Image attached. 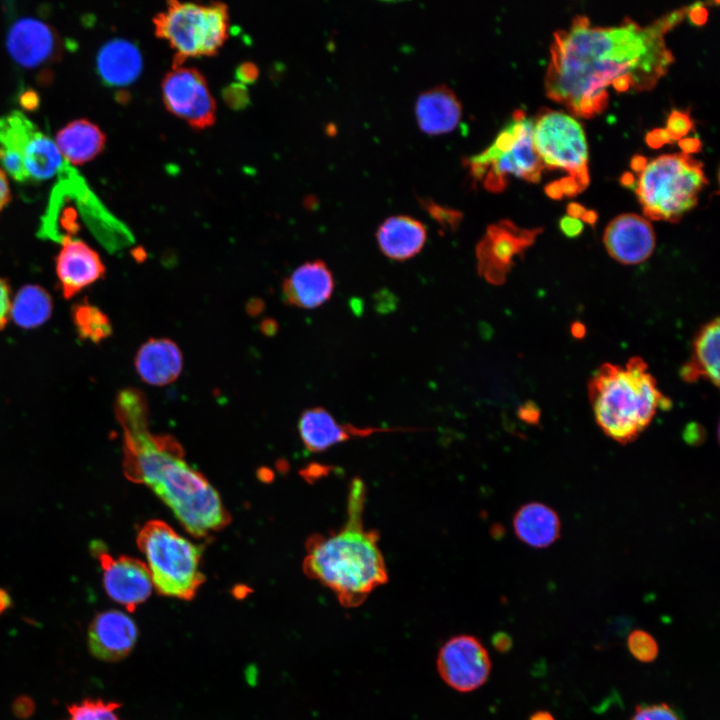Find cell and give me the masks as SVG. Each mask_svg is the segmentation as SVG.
Returning a JSON list of instances; mask_svg holds the SVG:
<instances>
[{
    "label": "cell",
    "instance_id": "cell-33",
    "mask_svg": "<svg viewBox=\"0 0 720 720\" xmlns=\"http://www.w3.org/2000/svg\"><path fill=\"white\" fill-rule=\"evenodd\" d=\"M630 720H682L679 713L667 703L640 704Z\"/></svg>",
    "mask_w": 720,
    "mask_h": 720
},
{
    "label": "cell",
    "instance_id": "cell-41",
    "mask_svg": "<svg viewBox=\"0 0 720 720\" xmlns=\"http://www.w3.org/2000/svg\"><path fill=\"white\" fill-rule=\"evenodd\" d=\"M11 201V190L7 175L0 167V214Z\"/></svg>",
    "mask_w": 720,
    "mask_h": 720
},
{
    "label": "cell",
    "instance_id": "cell-46",
    "mask_svg": "<svg viewBox=\"0 0 720 720\" xmlns=\"http://www.w3.org/2000/svg\"><path fill=\"white\" fill-rule=\"evenodd\" d=\"M539 413L533 403H526L523 407L520 408V417L525 419L526 421H536L538 418Z\"/></svg>",
    "mask_w": 720,
    "mask_h": 720
},
{
    "label": "cell",
    "instance_id": "cell-42",
    "mask_svg": "<svg viewBox=\"0 0 720 720\" xmlns=\"http://www.w3.org/2000/svg\"><path fill=\"white\" fill-rule=\"evenodd\" d=\"M257 75V67L252 63H243L237 69V78L245 83H251L255 81Z\"/></svg>",
    "mask_w": 720,
    "mask_h": 720
},
{
    "label": "cell",
    "instance_id": "cell-28",
    "mask_svg": "<svg viewBox=\"0 0 720 720\" xmlns=\"http://www.w3.org/2000/svg\"><path fill=\"white\" fill-rule=\"evenodd\" d=\"M53 312L50 293L40 285L22 286L12 297L10 320L23 329H34L49 320Z\"/></svg>",
    "mask_w": 720,
    "mask_h": 720
},
{
    "label": "cell",
    "instance_id": "cell-34",
    "mask_svg": "<svg viewBox=\"0 0 720 720\" xmlns=\"http://www.w3.org/2000/svg\"><path fill=\"white\" fill-rule=\"evenodd\" d=\"M423 207L444 229L454 232L459 226L462 214L451 208L442 207L432 201H423Z\"/></svg>",
    "mask_w": 720,
    "mask_h": 720
},
{
    "label": "cell",
    "instance_id": "cell-18",
    "mask_svg": "<svg viewBox=\"0 0 720 720\" xmlns=\"http://www.w3.org/2000/svg\"><path fill=\"white\" fill-rule=\"evenodd\" d=\"M401 428L356 427L342 424L323 407L304 410L298 420L301 440L310 452H322L338 443L352 438L366 437L379 432H390Z\"/></svg>",
    "mask_w": 720,
    "mask_h": 720
},
{
    "label": "cell",
    "instance_id": "cell-32",
    "mask_svg": "<svg viewBox=\"0 0 720 720\" xmlns=\"http://www.w3.org/2000/svg\"><path fill=\"white\" fill-rule=\"evenodd\" d=\"M627 647L631 655L642 663L653 662L659 653L656 639L642 629L633 630L629 634Z\"/></svg>",
    "mask_w": 720,
    "mask_h": 720
},
{
    "label": "cell",
    "instance_id": "cell-9",
    "mask_svg": "<svg viewBox=\"0 0 720 720\" xmlns=\"http://www.w3.org/2000/svg\"><path fill=\"white\" fill-rule=\"evenodd\" d=\"M534 148L544 167L565 170L581 192L589 184L588 147L581 124L562 111L542 109L534 122Z\"/></svg>",
    "mask_w": 720,
    "mask_h": 720
},
{
    "label": "cell",
    "instance_id": "cell-10",
    "mask_svg": "<svg viewBox=\"0 0 720 720\" xmlns=\"http://www.w3.org/2000/svg\"><path fill=\"white\" fill-rule=\"evenodd\" d=\"M166 109L192 128L205 129L216 120V102L204 75L196 68L173 65L161 82Z\"/></svg>",
    "mask_w": 720,
    "mask_h": 720
},
{
    "label": "cell",
    "instance_id": "cell-11",
    "mask_svg": "<svg viewBox=\"0 0 720 720\" xmlns=\"http://www.w3.org/2000/svg\"><path fill=\"white\" fill-rule=\"evenodd\" d=\"M540 231L520 228L506 219L489 225L475 249L478 274L491 284H503L515 258L523 254Z\"/></svg>",
    "mask_w": 720,
    "mask_h": 720
},
{
    "label": "cell",
    "instance_id": "cell-38",
    "mask_svg": "<svg viewBox=\"0 0 720 720\" xmlns=\"http://www.w3.org/2000/svg\"><path fill=\"white\" fill-rule=\"evenodd\" d=\"M35 709L33 700L28 696H20L15 699L12 710L14 714L21 719L30 717Z\"/></svg>",
    "mask_w": 720,
    "mask_h": 720
},
{
    "label": "cell",
    "instance_id": "cell-47",
    "mask_svg": "<svg viewBox=\"0 0 720 720\" xmlns=\"http://www.w3.org/2000/svg\"><path fill=\"white\" fill-rule=\"evenodd\" d=\"M545 192L552 199H560L563 196V192L558 181L548 184L545 187Z\"/></svg>",
    "mask_w": 720,
    "mask_h": 720
},
{
    "label": "cell",
    "instance_id": "cell-54",
    "mask_svg": "<svg viewBox=\"0 0 720 720\" xmlns=\"http://www.w3.org/2000/svg\"><path fill=\"white\" fill-rule=\"evenodd\" d=\"M571 331H572V334H573L575 337L581 338V337H583L584 334H585V327H584L583 324H581V323H579V322H576V323H574V324L572 325Z\"/></svg>",
    "mask_w": 720,
    "mask_h": 720
},
{
    "label": "cell",
    "instance_id": "cell-52",
    "mask_svg": "<svg viewBox=\"0 0 720 720\" xmlns=\"http://www.w3.org/2000/svg\"><path fill=\"white\" fill-rule=\"evenodd\" d=\"M11 605V599L8 593L0 589V613H3L5 610H7Z\"/></svg>",
    "mask_w": 720,
    "mask_h": 720
},
{
    "label": "cell",
    "instance_id": "cell-27",
    "mask_svg": "<svg viewBox=\"0 0 720 720\" xmlns=\"http://www.w3.org/2000/svg\"><path fill=\"white\" fill-rule=\"evenodd\" d=\"M719 345L720 324L715 318L705 324L697 333L690 361L680 369L681 378L693 383L700 377L709 379L715 386L719 385Z\"/></svg>",
    "mask_w": 720,
    "mask_h": 720
},
{
    "label": "cell",
    "instance_id": "cell-55",
    "mask_svg": "<svg viewBox=\"0 0 720 720\" xmlns=\"http://www.w3.org/2000/svg\"><path fill=\"white\" fill-rule=\"evenodd\" d=\"M581 218L588 224H594L597 220V213L593 210H586Z\"/></svg>",
    "mask_w": 720,
    "mask_h": 720
},
{
    "label": "cell",
    "instance_id": "cell-16",
    "mask_svg": "<svg viewBox=\"0 0 720 720\" xmlns=\"http://www.w3.org/2000/svg\"><path fill=\"white\" fill-rule=\"evenodd\" d=\"M137 636V626L130 616L122 611L107 610L98 613L91 621L88 647L97 659L116 662L129 655Z\"/></svg>",
    "mask_w": 720,
    "mask_h": 720
},
{
    "label": "cell",
    "instance_id": "cell-21",
    "mask_svg": "<svg viewBox=\"0 0 720 720\" xmlns=\"http://www.w3.org/2000/svg\"><path fill=\"white\" fill-rule=\"evenodd\" d=\"M415 113L418 126L424 133L445 134L459 124L462 104L450 87L439 85L418 95Z\"/></svg>",
    "mask_w": 720,
    "mask_h": 720
},
{
    "label": "cell",
    "instance_id": "cell-12",
    "mask_svg": "<svg viewBox=\"0 0 720 720\" xmlns=\"http://www.w3.org/2000/svg\"><path fill=\"white\" fill-rule=\"evenodd\" d=\"M436 666L441 679L450 688L471 692L486 683L492 664L485 646L478 638L459 634L441 646Z\"/></svg>",
    "mask_w": 720,
    "mask_h": 720
},
{
    "label": "cell",
    "instance_id": "cell-7",
    "mask_svg": "<svg viewBox=\"0 0 720 720\" xmlns=\"http://www.w3.org/2000/svg\"><path fill=\"white\" fill-rule=\"evenodd\" d=\"M155 35L174 51V64L218 53L229 35L225 3L200 4L170 0L153 17Z\"/></svg>",
    "mask_w": 720,
    "mask_h": 720
},
{
    "label": "cell",
    "instance_id": "cell-31",
    "mask_svg": "<svg viewBox=\"0 0 720 720\" xmlns=\"http://www.w3.org/2000/svg\"><path fill=\"white\" fill-rule=\"evenodd\" d=\"M120 706L115 701L87 698L67 707L66 720H121L115 712Z\"/></svg>",
    "mask_w": 720,
    "mask_h": 720
},
{
    "label": "cell",
    "instance_id": "cell-26",
    "mask_svg": "<svg viewBox=\"0 0 720 720\" xmlns=\"http://www.w3.org/2000/svg\"><path fill=\"white\" fill-rule=\"evenodd\" d=\"M106 143V135L92 121L75 119L61 128L55 136V144L61 155L75 165H81L99 155Z\"/></svg>",
    "mask_w": 720,
    "mask_h": 720
},
{
    "label": "cell",
    "instance_id": "cell-14",
    "mask_svg": "<svg viewBox=\"0 0 720 720\" xmlns=\"http://www.w3.org/2000/svg\"><path fill=\"white\" fill-rule=\"evenodd\" d=\"M6 46L10 56L20 65L36 67L61 56L62 44L56 30L40 19L26 16L9 27Z\"/></svg>",
    "mask_w": 720,
    "mask_h": 720
},
{
    "label": "cell",
    "instance_id": "cell-51",
    "mask_svg": "<svg viewBox=\"0 0 720 720\" xmlns=\"http://www.w3.org/2000/svg\"><path fill=\"white\" fill-rule=\"evenodd\" d=\"M528 720H556L554 716L546 710H538L531 714Z\"/></svg>",
    "mask_w": 720,
    "mask_h": 720
},
{
    "label": "cell",
    "instance_id": "cell-40",
    "mask_svg": "<svg viewBox=\"0 0 720 720\" xmlns=\"http://www.w3.org/2000/svg\"><path fill=\"white\" fill-rule=\"evenodd\" d=\"M687 16L695 25H702L707 19V10L704 3H695L688 8Z\"/></svg>",
    "mask_w": 720,
    "mask_h": 720
},
{
    "label": "cell",
    "instance_id": "cell-8",
    "mask_svg": "<svg viewBox=\"0 0 720 720\" xmlns=\"http://www.w3.org/2000/svg\"><path fill=\"white\" fill-rule=\"evenodd\" d=\"M534 121L524 111H514L511 120L482 152L464 160L475 182L490 192H501L513 175L537 183L544 168L533 143Z\"/></svg>",
    "mask_w": 720,
    "mask_h": 720
},
{
    "label": "cell",
    "instance_id": "cell-2",
    "mask_svg": "<svg viewBox=\"0 0 720 720\" xmlns=\"http://www.w3.org/2000/svg\"><path fill=\"white\" fill-rule=\"evenodd\" d=\"M115 410L124 431L127 478L149 487L196 538L226 527L229 512L204 475L185 461L180 443L171 435L151 433L144 394L131 388L121 391Z\"/></svg>",
    "mask_w": 720,
    "mask_h": 720
},
{
    "label": "cell",
    "instance_id": "cell-13",
    "mask_svg": "<svg viewBox=\"0 0 720 720\" xmlns=\"http://www.w3.org/2000/svg\"><path fill=\"white\" fill-rule=\"evenodd\" d=\"M103 585L107 595L133 612L151 595L153 583L149 569L143 561L130 557L114 558L101 552Z\"/></svg>",
    "mask_w": 720,
    "mask_h": 720
},
{
    "label": "cell",
    "instance_id": "cell-48",
    "mask_svg": "<svg viewBox=\"0 0 720 720\" xmlns=\"http://www.w3.org/2000/svg\"><path fill=\"white\" fill-rule=\"evenodd\" d=\"M586 209L579 203L572 202L567 206L568 216L579 218L582 217Z\"/></svg>",
    "mask_w": 720,
    "mask_h": 720
},
{
    "label": "cell",
    "instance_id": "cell-15",
    "mask_svg": "<svg viewBox=\"0 0 720 720\" xmlns=\"http://www.w3.org/2000/svg\"><path fill=\"white\" fill-rule=\"evenodd\" d=\"M55 271L65 299L103 279L106 267L99 253L80 239L66 236L55 257Z\"/></svg>",
    "mask_w": 720,
    "mask_h": 720
},
{
    "label": "cell",
    "instance_id": "cell-43",
    "mask_svg": "<svg viewBox=\"0 0 720 720\" xmlns=\"http://www.w3.org/2000/svg\"><path fill=\"white\" fill-rule=\"evenodd\" d=\"M492 644L497 651L506 653L512 648V638L505 632H497L493 635Z\"/></svg>",
    "mask_w": 720,
    "mask_h": 720
},
{
    "label": "cell",
    "instance_id": "cell-5",
    "mask_svg": "<svg viewBox=\"0 0 720 720\" xmlns=\"http://www.w3.org/2000/svg\"><path fill=\"white\" fill-rule=\"evenodd\" d=\"M153 587L164 596L191 600L205 581L202 548L161 520H150L137 535Z\"/></svg>",
    "mask_w": 720,
    "mask_h": 720
},
{
    "label": "cell",
    "instance_id": "cell-53",
    "mask_svg": "<svg viewBox=\"0 0 720 720\" xmlns=\"http://www.w3.org/2000/svg\"><path fill=\"white\" fill-rule=\"evenodd\" d=\"M620 181L624 186L634 189L635 178L631 173L627 172V173L623 174L621 176Z\"/></svg>",
    "mask_w": 720,
    "mask_h": 720
},
{
    "label": "cell",
    "instance_id": "cell-20",
    "mask_svg": "<svg viewBox=\"0 0 720 720\" xmlns=\"http://www.w3.org/2000/svg\"><path fill=\"white\" fill-rule=\"evenodd\" d=\"M135 370L140 379L152 386L174 382L183 369V355L168 338H150L136 352Z\"/></svg>",
    "mask_w": 720,
    "mask_h": 720
},
{
    "label": "cell",
    "instance_id": "cell-45",
    "mask_svg": "<svg viewBox=\"0 0 720 720\" xmlns=\"http://www.w3.org/2000/svg\"><path fill=\"white\" fill-rule=\"evenodd\" d=\"M558 183L560 184L563 195L575 196L577 193L581 192L576 181L569 176L558 180Z\"/></svg>",
    "mask_w": 720,
    "mask_h": 720
},
{
    "label": "cell",
    "instance_id": "cell-4",
    "mask_svg": "<svg viewBox=\"0 0 720 720\" xmlns=\"http://www.w3.org/2000/svg\"><path fill=\"white\" fill-rule=\"evenodd\" d=\"M588 388L598 426L609 438L622 444L635 440L658 409L671 406L639 357L631 358L625 367L603 364Z\"/></svg>",
    "mask_w": 720,
    "mask_h": 720
},
{
    "label": "cell",
    "instance_id": "cell-50",
    "mask_svg": "<svg viewBox=\"0 0 720 720\" xmlns=\"http://www.w3.org/2000/svg\"><path fill=\"white\" fill-rule=\"evenodd\" d=\"M37 100H38L37 95H34L33 92H30V93H25L22 96L21 103L25 108L32 109L34 107V105H37Z\"/></svg>",
    "mask_w": 720,
    "mask_h": 720
},
{
    "label": "cell",
    "instance_id": "cell-39",
    "mask_svg": "<svg viewBox=\"0 0 720 720\" xmlns=\"http://www.w3.org/2000/svg\"><path fill=\"white\" fill-rule=\"evenodd\" d=\"M646 142L652 148H659L666 143L672 142V140L665 129L657 128L647 134Z\"/></svg>",
    "mask_w": 720,
    "mask_h": 720
},
{
    "label": "cell",
    "instance_id": "cell-1",
    "mask_svg": "<svg viewBox=\"0 0 720 720\" xmlns=\"http://www.w3.org/2000/svg\"><path fill=\"white\" fill-rule=\"evenodd\" d=\"M674 10L646 26L626 18L615 27H593L576 16L554 33L545 74L547 96L574 115L591 118L608 104V85L619 91L652 89L673 63L665 34L687 16Z\"/></svg>",
    "mask_w": 720,
    "mask_h": 720
},
{
    "label": "cell",
    "instance_id": "cell-19",
    "mask_svg": "<svg viewBox=\"0 0 720 720\" xmlns=\"http://www.w3.org/2000/svg\"><path fill=\"white\" fill-rule=\"evenodd\" d=\"M284 302L301 309H314L326 303L332 296L335 283L327 264L311 260L297 267L281 285Z\"/></svg>",
    "mask_w": 720,
    "mask_h": 720
},
{
    "label": "cell",
    "instance_id": "cell-30",
    "mask_svg": "<svg viewBox=\"0 0 720 720\" xmlns=\"http://www.w3.org/2000/svg\"><path fill=\"white\" fill-rule=\"evenodd\" d=\"M71 317L75 330L82 340L99 343L112 334L109 317L87 299L72 306Z\"/></svg>",
    "mask_w": 720,
    "mask_h": 720
},
{
    "label": "cell",
    "instance_id": "cell-6",
    "mask_svg": "<svg viewBox=\"0 0 720 720\" xmlns=\"http://www.w3.org/2000/svg\"><path fill=\"white\" fill-rule=\"evenodd\" d=\"M706 184L702 163L683 153L666 154L647 162L634 190L648 218L677 222Z\"/></svg>",
    "mask_w": 720,
    "mask_h": 720
},
{
    "label": "cell",
    "instance_id": "cell-25",
    "mask_svg": "<svg viewBox=\"0 0 720 720\" xmlns=\"http://www.w3.org/2000/svg\"><path fill=\"white\" fill-rule=\"evenodd\" d=\"M513 528L523 543L534 548H545L559 538L561 523L551 507L531 502L517 510L513 517Z\"/></svg>",
    "mask_w": 720,
    "mask_h": 720
},
{
    "label": "cell",
    "instance_id": "cell-49",
    "mask_svg": "<svg viewBox=\"0 0 720 720\" xmlns=\"http://www.w3.org/2000/svg\"><path fill=\"white\" fill-rule=\"evenodd\" d=\"M647 159L640 155H635L631 160V167L634 171L640 173L647 164Z\"/></svg>",
    "mask_w": 720,
    "mask_h": 720
},
{
    "label": "cell",
    "instance_id": "cell-44",
    "mask_svg": "<svg viewBox=\"0 0 720 720\" xmlns=\"http://www.w3.org/2000/svg\"><path fill=\"white\" fill-rule=\"evenodd\" d=\"M679 147L683 154L698 152L701 149V142L696 137H687L679 141Z\"/></svg>",
    "mask_w": 720,
    "mask_h": 720
},
{
    "label": "cell",
    "instance_id": "cell-17",
    "mask_svg": "<svg viewBox=\"0 0 720 720\" xmlns=\"http://www.w3.org/2000/svg\"><path fill=\"white\" fill-rule=\"evenodd\" d=\"M603 241L615 260L622 264H639L652 254L655 234L650 222L637 214H622L606 227Z\"/></svg>",
    "mask_w": 720,
    "mask_h": 720
},
{
    "label": "cell",
    "instance_id": "cell-24",
    "mask_svg": "<svg viewBox=\"0 0 720 720\" xmlns=\"http://www.w3.org/2000/svg\"><path fill=\"white\" fill-rule=\"evenodd\" d=\"M96 67L103 82L109 86H126L135 81L143 68L138 47L126 39L107 41L98 51Z\"/></svg>",
    "mask_w": 720,
    "mask_h": 720
},
{
    "label": "cell",
    "instance_id": "cell-22",
    "mask_svg": "<svg viewBox=\"0 0 720 720\" xmlns=\"http://www.w3.org/2000/svg\"><path fill=\"white\" fill-rule=\"evenodd\" d=\"M427 229L424 224L407 215L386 218L377 228L376 241L384 256L405 261L416 256L424 247Z\"/></svg>",
    "mask_w": 720,
    "mask_h": 720
},
{
    "label": "cell",
    "instance_id": "cell-23",
    "mask_svg": "<svg viewBox=\"0 0 720 720\" xmlns=\"http://www.w3.org/2000/svg\"><path fill=\"white\" fill-rule=\"evenodd\" d=\"M39 128L24 113L14 110L0 117V165L18 182H28L25 148Z\"/></svg>",
    "mask_w": 720,
    "mask_h": 720
},
{
    "label": "cell",
    "instance_id": "cell-35",
    "mask_svg": "<svg viewBox=\"0 0 720 720\" xmlns=\"http://www.w3.org/2000/svg\"><path fill=\"white\" fill-rule=\"evenodd\" d=\"M693 127L689 113L673 110L668 119L665 130L672 141L683 138Z\"/></svg>",
    "mask_w": 720,
    "mask_h": 720
},
{
    "label": "cell",
    "instance_id": "cell-36",
    "mask_svg": "<svg viewBox=\"0 0 720 720\" xmlns=\"http://www.w3.org/2000/svg\"><path fill=\"white\" fill-rule=\"evenodd\" d=\"M12 302V290L9 281L0 277V331L5 328L10 320Z\"/></svg>",
    "mask_w": 720,
    "mask_h": 720
},
{
    "label": "cell",
    "instance_id": "cell-29",
    "mask_svg": "<svg viewBox=\"0 0 720 720\" xmlns=\"http://www.w3.org/2000/svg\"><path fill=\"white\" fill-rule=\"evenodd\" d=\"M23 160L29 181L34 182L53 177L63 164V156L55 141L40 129L35 132L28 142Z\"/></svg>",
    "mask_w": 720,
    "mask_h": 720
},
{
    "label": "cell",
    "instance_id": "cell-37",
    "mask_svg": "<svg viewBox=\"0 0 720 720\" xmlns=\"http://www.w3.org/2000/svg\"><path fill=\"white\" fill-rule=\"evenodd\" d=\"M559 227L565 236L575 238L583 231L584 224L579 218L566 215L560 219Z\"/></svg>",
    "mask_w": 720,
    "mask_h": 720
},
{
    "label": "cell",
    "instance_id": "cell-3",
    "mask_svg": "<svg viewBox=\"0 0 720 720\" xmlns=\"http://www.w3.org/2000/svg\"><path fill=\"white\" fill-rule=\"evenodd\" d=\"M366 496V485L354 478L348 489L343 526L327 535H312L306 541L304 573L330 589L345 608L360 606L388 581L378 545L379 533L364 525Z\"/></svg>",
    "mask_w": 720,
    "mask_h": 720
}]
</instances>
